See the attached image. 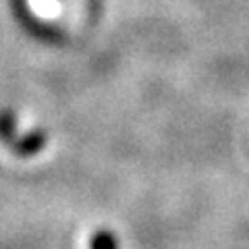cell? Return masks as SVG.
Returning a JSON list of instances; mask_svg holds the SVG:
<instances>
[{
	"instance_id": "cell-1",
	"label": "cell",
	"mask_w": 249,
	"mask_h": 249,
	"mask_svg": "<svg viewBox=\"0 0 249 249\" xmlns=\"http://www.w3.org/2000/svg\"><path fill=\"white\" fill-rule=\"evenodd\" d=\"M46 133L44 131H29L27 135L17 137L13 142V152L19 156H34L37 152H42V147L46 145Z\"/></svg>"
},
{
	"instance_id": "cell-3",
	"label": "cell",
	"mask_w": 249,
	"mask_h": 249,
	"mask_svg": "<svg viewBox=\"0 0 249 249\" xmlns=\"http://www.w3.org/2000/svg\"><path fill=\"white\" fill-rule=\"evenodd\" d=\"M91 249H119V241L110 231H98L91 239Z\"/></svg>"
},
{
	"instance_id": "cell-2",
	"label": "cell",
	"mask_w": 249,
	"mask_h": 249,
	"mask_svg": "<svg viewBox=\"0 0 249 249\" xmlns=\"http://www.w3.org/2000/svg\"><path fill=\"white\" fill-rule=\"evenodd\" d=\"M0 139L11 145L17 139V121H15V114L11 110L0 112Z\"/></svg>"
}]
</instances>
